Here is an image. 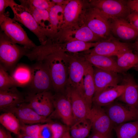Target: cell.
<instances>
[{"label": "cell", "mask_w": 138, "mask_h": 138, "mask_svg": "<svg viewBox=\"0 0 138 138\" xmlns=\"http://www.w3.org/2000/svg\"><path fill=\"white\" fill-rule=\"evenodd\" d=\"M27 57L31 61L45 63L49 71L53 89L57 93L62 92L68 83V55L61 52L34 51Z\"/></svg>", "instance_id": "1"}, {"label": "cell", "mask_w": 138, "mask_h": 138, "mask_svg": "<svg viewBox=\"0 0 138 138\" xmlns=\"http://www.w3.org/2000/svg\"><path fill=\"white\" fill-rule=\"evenodd\" d=\"M28 49L13 42L3 32L0 34V64L7 71L14 69L17 61Z\"/></svg>", "instance_id": "2"}, {"label": "cell", "mask_w": 138, "mask_h": 138, "mask_svg": "<svg viewBox=\"0 0 138 138\" xmlns=\"http://www.w3.org/2000/svg\"><path fill=\"white\" fill-rule=\"evenodd\" d=\"M0 25L1 31L15 43L29 50L36 46L18 22L6 14L0 16Z\"/></svg>", "instance_id": "3"}, {"label": "cell", "mask_w": 138, "mask_h": 138, "mask_svg": "<svg viewBox=\"0 0 138 138\" xmlns=\"http://www.w3.org/2000/svg\"><path fill=\"white\" fill-rule=\"evenodd\" d=\"M84 17V24L102 39H107L112 34L109 18L98 8L93 7L89 9Z\"/></svg>", "instance_id": "4"}, {"label": "cell", "mask_w": 138, "mask_h": 138, "mask_svg": "<svg viewBox=\"0 0 138 138\" xmlns=\"http://www.w3.org/2000/svg\"><path fill=\"white\" fill-rule=\"evenodd\" d=\"M9 7L14 14L13 19L23 25L38 38L41 45L45 44L47 36L41 29L32 15L22 6L11 0Z\"/></svg>", "instance_id": "5"}, {"label": "cell", "mask_w": 138, "mask_h": 138, "mask_svg": "<svg viewBox=\"0 0 138 138\" xmlns=\"http://www.w3.org/2000/svg\"><path fill=\"white\" fill-rule=\"evenodd\" d=\"M132 50L131 43L121 42L111 34L108 39L100 41L88 53L117 57Z\"/></svg>", "instance_id": "6"}, {"label": "cell", "mask_w": 138, "mask_h": 138, "mask_svg": "<svg viewBox=\"0 0 138 138\" xmlns=\"http://www.w3.org/2000/svg\"><path fill=\"white\" fill-rule=\"evenodd\" d=\"M87 118L91 122L92 131L107 138H111V132L114 125L102 107L94 105Z\"/></svg>", "instance_id": "7"}, {"label": "cell", "mask_w": 138, "mask_h": 138, "mask_svg": "<svg viewBox=\"0 0 138 138\" xmlns=\"http://www.w3.org/2000/svg\"><path fill=\"white\" fill-rule=\"evenodd\" d=\"M32 78L29 85L32 91L37 93L49 91L53 88L52 81L49 69L46 64L37 61L31 68Z\"/></svg>", "instance_id": "8"}, {"label": "cell", "mask_w": 138, "mask_h": 138, "mask_svg": "<svg viewBox=\"0 0 138 138\" xmlns=\"http://www.w3.org/2000/svg\"><path fill=\"white\" fill-rule=\"evenodd\" d=\"M126 2L122 0H95L91 1L90 4L109 19L125 18L132 12Z\"/></svg>", "instance_id": "9"}, {"label": "cell", "mask_w": 138, "mask_h": 138, "mask_svg": "<svg viewBox=\"0 0 138 138\" xmlns=\"http://www.w3.org/2000/svg\"><path fill=\"white\" fill-rule=\"evenodd\" d=\"M103 108L114 125L138 120V109L114 101Z\"/></svg>", "instance_id": "10"}, {"label": "cell", "mask_w": 138, "mask_h": 138, "mask_svg": "<svg viewBox=\"0 0 138 138\" xmlns=\"http://www.w3.org/2000/svg\"><path fill=\"white\" fill-rule=\"evenodd\" d=\"M26 102L40 115L46 117L53 112V95L49 91L30 92L25 96Z\"/></svg>", "instance_id": "11"}, {"label": "cell", "mask_w": 138, "mask_h": 138, "mask_svg": "<svg viewBox=\"0 0 138 138\" xmlns=\"http://www.w3.org/2000/svg\"><path fill=\"white\" fill-rule=\"evenodd\" d=\"M68 85L75 89L82 97L83 80L86 60L84 57L68 55Z\"/></svg>", "instance_id": "12"}, {"label": "cell", "mask_w": 138, "mask_h": 138, "mask_svg": "<svg viewBox=\"0 0 138 138\" xmlns=\"http://www.w3.org/2000/svg\"><path fill=\"white\" fill-rule=\"evenodd\" d=\"M54 114L60 118L70 127L74 123V116L70 99L66 93L63 94L57 93L53 95Z\"/></svg>", "instance_id": "13"}, {"label": "cell", "mask_w": 138, "mask_h": 138, "mask_svg": "<svg viewBox=\"0 0 138 138\" xmlns=\"http://www.w3.org/2000/svg\"><path fill=\"white\" fill-rule=\"evenodd\" d=\"M109 22L111 34L118 39L131 41L138 38V31L125 18L109 19Z\"/></svg>", "instance_id": "14"}, {"label": "cell", "mask_w": 138, "mask_h": 138, "mask_svg": "<svg viewBox=\"0 0 138 138\" xmlns=\"http://www.w3.org/2000/svg\"><path fill=\"white\" fill-rule=\"evenodd\" d=\"M94 67V78L95 91V94L107 89L118 85L122 78L119 73L102 70Z\"/></svg>", "instance_id": "15"}, {"label": "cell", "mask_w": 138, "mask_h": 138, "mask_svg": "<svg viewBox=\"0 0 138 138\" xmlns=\"http://www.w3.org/2000/svg\"><path fill=\"white\" fill-rule=\"evenodd\" d=\"M5 112L14 114L22 124L49 123L51 121L49 118L40 115L25 102L10 108Z\"/></svg>", "instance_id": "16"}, {"label": "cell", "mask_w": 138, "mask_h": 138, "mask_svg": "<svg viewBox=\"0 0 138 138\" xmlns=\"http://www.w3.org/2000/svg\"><path fill=\"white\" fill-rule=\"evenodd\" d=\"M65 93L69 97L72 105L74 123L87 118L90 109L83 98L74 88L67 84Z\"/></svg>", "instance_id": "17"}, {"label": "cell", "mask_w": 138, "mask_h": 138, "mask_svg": "<svg viewBox=\"0 0 138 138\" xmlns=\"http://www.w3.org/2000/svg\"><path fill=\"white\" fill-rule=\"evenodd\" d=\"M122 81L126 87L117 99L127 105L138 109V84L133 76L129 74H124Z\"/></svg>", "instance_id": "18"}, {"label": "cell", "mask_w": 138, "mask_h": 138, "mask_svg": "<svg viewBox=\"0 0 138 138\" xmlns=\"http://www.w3.org/2000/svg\"><path fill=\"white\" fill-rule=\"evenodd\" d=\"M93 74V66L86 60L83 80L82 97L90 109L92 107L93 99L95 91Z\"/></svg>", "instance_id": "19"}, {"label": "cell", "mask_w": 138, "mask_h": 138, "mask_svg": "<svg viewBox=\"0 0 138 138\" xmlns=\"http://www.w3.org/2000/svg\"><path fill=\"white\" fill-rule=\"evenodd\" d=\"M26 102L24 96L17 87L8 89L0 90V109L5 112L7 110Z\"/></svg>", "instance_id": "20"}, {"label": "cell", "mask_w": 138, "mask_h": 138, "mask_svg": "<svg viewBox=\"0 0 138 138\" xmlns=\"http://www.w3.org/2000/svg\"><path fill=\"white\" fill-rule=\"evenodd\" d=\"M126 87V85L122 83L95 94L93 103L101 107L106 106L118 99L123 92Z\"/></svg>", "instance_id": "21"}, {"label": "cell", "mask_w": 138, "mask_h": 138, "mask_svg": "<svg viewBox=\"0 0 138 138\" xmlns=\"http://www.w3.org/2000/svg\"><path fill=\"white\" fill-rule=\"evenodd\" d=\"M21 5L33 16L41 29L47 37L52 34V29L49 11L37 9L26 3L24 0H19Z\"/></svg>", "instance_id": "22"}, {"label": "cell", "mask_w": 138, "mask_h": 138, "mask_svg": "<svg viewBox=\"0 0 138 138\" xmlns=\"http://www.w3.org/2000/svg\"><path fill=\"white\" fill-rule=\"evenodd\" d=\"M84 57L93 66L103 70L122 73L117 66V60L113 56L88 53L84 55Z\"/></svg>", "instance_id": "23"}, {"label": "cell", "mask_w": 138, "mask_h": 138, "mask_svg": "<svg viewBox=\"0 0 138 138\" xmlns=\"http://www.w3.org/2000/svg\"><path fill=\"white\" fill-rule=\"evenodd\" d=\"M82 8V4L79 1H67L64 8V22L62 26L70 25L75 21L81 13Z\"/></svg>", "instance_id": "24"}, {"label": "cell", "mask_w": 138, "mask_h": 138, "mask_svg": "<svg viewBox=\"0 0 138 138\" xmlns=\"http://www.w3.org/2000/svg\"><path fill=\"white\" fill-rule=\"evenodd\" d=\"M11 75L18 87L29 86L32 78L31 68L25 65H19L14 68Z\"/></svg>", "instance_id": "25"}, {"label": "cell", "mask_w": 138, "mask_h": 138, "mask_svg": "<svg viewBox=\"0 0 138 138\" xmlns=\"http://www.w3.org/2000/svg\"><path fill=\"white\" fill-rule=\"evenodd\" d=\"M117 138H134L138 135V120L114 125Z\"/></svg>", "instance_id": "26"}, {"label": "cell", "mask_w": 138, "mask_h": 138, "mask_svg": "<svg viewBox=\"0 0 138 138\" xmlns=\"http://www.w3.org/2000/svg\"><path fill=\"white\" fill-rule=\"evenodd\" d=\"M65 5H55L49 10V19L52 29L51 36L57 32L64 22L63 10Z\"/></svg>", "instance_id": "27"}, {"label": "cell", "mask_w": 138, "mask_h": 138, "mask_svg": "<svg viewBox=\"0 0 138 138\" xmlns=\"http://www.w3.org/2000/svg\"><path fill=\"white\" fill-rule=\"evenodd\" d=\"M91 124L87 118L80 120L70 128L69 132L71 138H86L88 135Z\"/></svg>", "instance_id": "28"}, {"label": "cell", "mask_w": 138, "mask_h": 138, "mask_svg": "<svg viewBox=\"0 0 138 138\" xmlns=\"http://www.w3.org/2000/svg\"><path fill=\"white\" fill-rule=\"evenodd\" d=\"M117 57V66L122 73L138 64V56L133 52L132 50L126 52Z\"/></svg>", "instance_id": "29"}, {"label": "cell", "mask_w": 138, "mask_h": 138, "mask_svg": "<svg viewBox=\"0 0 138 138\" xmlns=\"http://www.w3.org/2000/svg\"><path fill=\"white\" fill-rule=\"evenodd\" d=\"M0 122L6 129L17 135L20 133L21 124L13 113L5 112L0 116Z\"/></svg>", "instance_id": "30"}, {"label": "cell", "mask_w": 138, "mask_h": 138, "mask_svg": "<svg viewBox=\"0 0 138 138\" xmlns=\"http://www.w3.org/2000/svg\"><path fill=\"white\" fill-rule=\"evenodd\" d=\"M72 33L73 37L70 39L69 41L77 40L87 42H95L103 40L85 24Z\"/></svg>", "instance_id": "31"}, {"label": "cell", "mask_w": 138, "mask_h": 138, "mask_svg": "<svg viewBox=\"0 0 138 138\" xmlns=\"http://www.w3.org/2000/svg\"><path fill=\"white\" fill-rule=\"evenodd\" d=\"M100 41L95 42H87L77 40L69 41L65 44L66 52L76 53L89 50L95 47Z\"/></svg>", "instance_id": "32"}, {"label": "cell", "mask_w": 138, "mask_h": 138, "mask_svg": "<svg viewBox=\"0 0 138 138\" xmlns=\"http://www.w3.org/2000/svg\"><path fill=\"white\" fill-rule=\"evenodd\" d=\"M0 64V90H6L10 88L18 87V85L11 75Z\"/></svg>", "instance_id": "33"}, {"label": "cell", "mask_w": 138, "mask_h": 138, "mask_svg": "<svg viewBox=\"0 0 138 138\" xmlns=\"http://www.w3.org/2000/svg\"><path fill=\"white\" fill-rule=\"evenodd\" d=\"M41 124L26 125L22 124L21 131L23 134L33 138H39V133Z\"/></svg>", "instance_id": "34"}, {"label": "cell", "mask_w": 138, "mask_h": 138, "mask_svg": "<svg viewBox=\"0 0 138 138\" xmlns=\"http://www.w3.org/2000/svg\"><path fill=\"white\" fill-rule=\"evenodd\" d=\"M24 1L27 3L35 8L48 11L55 5L52 1L48 0H24Z\"/></svg>", "instance_id": "35"}, {"label": "cell", "mask_w": 138, "mask_h": 138, "mask_svg": "<svg viewBox=\"0 0 138 138\" xmlns=\"http://www.w3.org/2000/svg\"><path fill=\"white\" fill-rule=\"evenodd\" d=\"M53 135V138H61L67 131L70 128L57 122H50Z\"/></svg>", "instance_id": "36"}, {"label": "cell", "mask_w": 138, "mask_h": 138, "mask_svg": "<svg viewBox=\"0 0 138 138\" xmlns=\"http://www.w3.org/2000/svg\"><path fill=\"white\" fill-rule=\"evenodd\" d=\"M39 138H53V132L49 123L41 124Z\"/></svg>", "instance_id": "37"}, {"label": "cell", "mask_w": 138, "mask_h": 138, "mask_svg": "<svg viewBox=\"0 0 138 138\" xmlns=\"http://www.w3.org/2000/svg\"><path fill=\"white\" fill-rule=\"evenodd\" d=\"M125 19L138 31V14L132 11Z\"/></svg>", "instance_id": "38"}, {"label": "cell", "mask_w": 138, "mask_h": 138, "mask_svg": "<svg viewBox=\"0 0 138 138\" xmlns=\"http://www.w3.org/2000/svg\"><path fill=\"white\" fill-rule=\"evenodd\" d=\"M11 0H0V16L4 15L5 14V9L9 7Z\"/></svg>", "instance_id": "39"}, {"label": "cell", "mask_w": 138, "mask_h": 138, "mask_svg": "<svg viewBox=\"0 0 138 138\" xmlns=\"http://www.w3.org/2000/svg\"><path fill=\"white\" fill-rule=\"evenodd\" d=\"M127 4L132 11L138 14V0L127 1Z\"/></svg>", "instance_id": "40"}, {"label": "cell", "mask_w": 138, "mask_h": 138, "mask_svg": "<svg viewBox=\"0 0 138 138\" xmlns=\"http://www.w3.org/2000/svg\"><path fill=\"white\" fill-rule=\"evenodd\" d=\"M11 135L1 127L0 128V138H9Z\"/></svg>", "instance_id": "41"}, {"label": "cell", "mask_w": 138, "mask_h": 138, "mask_svg": "<svg viewBox=\"0 0 138 138\" xmlns=\"http://www.w3.org/2000/svg\"><path fill=\"white\" fill-rule=\"evenodd\" d=\"M131 44L134 53L138 56V38L134 41V42L131 43Z\"/></svg>", "instance_id": "42"}, {"label": "cell", "mask_w": 138, "mask_h": 138, "mask_svg": "<svg viewBox=\"0 0 138 138\" xmlns=\"http://www.w3.org/2000/svg\"><path fill=\"white\" fill-rule=\"evenodd\" d=\"M89 138H107L103 135L95 132L92 131Z\"/></svg>", "instance_id": "43"}, {"label": "cell", "mask_w": 138, "mask_h": 138, "mask_svg": "<svg viewBox=\"0 0 138 138\" xmlns=\"http://www.w3.org/2000/svg\"><path fill=\"white\" fill-rule=\"evenodd\" d=\"M55 5H63L65 1L62 0H51Z\"/></svg>", "instance_id": "44"}, {"label": "cell", "mask_w": 138, "mask_h": 138, "mask_svg": "<svg viewBox=\"0 0 138 138\" xmlns=\"http://www.w3.org/2000/svg\"><path fill=\"white\" fill-rule=\"evenodd\" d=\"M18 138H33L27 136L23 134L20 133L17 135Z\"/></svg>", "instance_id": "45"}, {"label": "cell", "mask_w": 138, "mask_h": 138, "mask_svg": "<svg viewBox=\"0 0 138 138\" xmlns=\"http://www.w3.org/2000/svg\"><path fill=\"white\" fill-rule=\"evenodd\" d=\"M61 138H71L70 134L69 131L67 132Z\"/></svg>", "instance_id": "46"}, {"label": "cell", "mask_w": 138, "mask_h": 138, "mask_svg": "<svg viewBox=\"0 0 138 138\" xmlns=\"http://www.w3.org/2000/svg\"><path fill=\"white\" fill-rule=\"evenodd\" d=\"M133 68L136 71L138 72V64L135 66Z\"/></svg>", "instance_id": "47"}, {"label": "cell", "mask_w": 138, "mask_h": 138, "mask_svg": "<svg viewBox=\"0 0 138 138\" xmlns=\"http://www.w3.org/2000/svg\"><path fill=\"white\" fill-rule=\"evenodd\" d=\"M134 138H138V135H137L135 137H134Z\"/></svg>", "instance_id": "48"}, {"label": "cell", "mask_w": 138, "mask_h": 138, "mask_svg": "<svg viewBox=\"0 0 138 138\" xmlns=\"http://www.w3.org/2000/svg\"><path fill=\"white\" fill-rule=\"evenodd\" d=\"M10 138H12V136L11 137H10Z\"/></svg>", "instance_id": "49"}]
</instances>
